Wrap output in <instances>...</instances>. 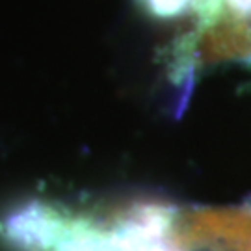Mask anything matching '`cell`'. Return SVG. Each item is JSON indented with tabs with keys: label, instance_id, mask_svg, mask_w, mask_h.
<instances>
[{
	"label": "cell",
	"instance_id": "6da1fadb",
	"mask_svg": "<svg viewBox=\"0 0 251 251\" xmlns=\"http://www.w3.org/2000/svg\"><path fill=\"white\" fill-rule=\"evenodd\" d=\"M145 8L158 19H175L188 8L198 4V0H142Z\"/></svg>",
	"mask_w": 251,
	"mask_h": 251
}]
</instances>
